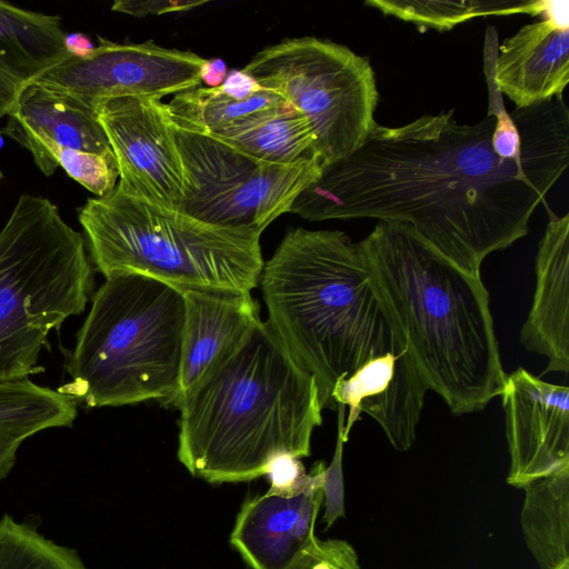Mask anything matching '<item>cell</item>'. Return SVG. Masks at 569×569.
I'll list each match as a JSON object with an SVG mask.
<instances>
[{
	"label": "cell",
	"instance_id": "obj_1",
	"mask_svg": "<svg viewBox=\"0 0 569 569\" xmlns=\"http://www.w3.org/2000/svg\"><path fill=\"white\" fill-rule=\"evenodd\" d=\"M453 113L400 127L376 122L352 154L322 168L289 212L312 221L407 223L447 260L480 276L487 256L528 233L535 210L568 168L569 134L522 162L507 161L491 146V110L475 124Z\"/></svg>",
	"mask_w": 569,
	"mask_h": 569
},
{
	"label": "cell",
	"instance_id": "obj_2",
	"mask_svg": "<svg viewBox=\"0 0 569 569\" xmlns=\"http://www.w3.org/2000/svg\"><path fill=\"white\" fill-rule=\"evenodd\" d=\"M267 323L317 383L322 409L362 412L388 439L420 421L428 389L360 242L339 230H290L263 264Z\"/></svg>",
	"mask_w": 569,
	"mask_h": 569
},
{
	"label": "cell",
	"instance_id": "obj_3",
	"mask_svg": "<svg viewBox=\"0 0 569 569\" xmlns=\"http://www.w3.org/2000/svg\"><path fill=\"white\" fill-rule=\"evenodd\" d=\"M178 409V459L213 483L267 475L280 456H310L322 423L315 378L262 320Z\"/></svg>",
	"mask_w": 569,
	"mask_h": 569
},
{
	"label": "cell",
	"instance_id": "obj_4",
	"mask_svg": "<svg viewBox=\"0 0 569 569\" xmlns=\"http://www.w3.org/2000/svg\"><path fill=\"white\" fill-rule=\"evenodd\" d=\"M429 390L450 411H481L507 373L481 276L447 260L401 222L379 221L359 241Z\"/></svg>",
	"mask_w": 569,
	"mask_h": 569
},
{
	"label": "cell",
	"instance_id": "obj_5",
	"mask_svg": "<svg viewBox=\"0 0 569 569\" xmlns=\"http://www.w3.org/2000/svg\"><path fill=\"white\" fill-rule=\"evenodd\" d=\"M92 296L58 392L87 407H117L176 395L184 299L180 289L138 273H112Z\"/></svg>",
	"mask_w": 569,
	"mask_h": 569
},
{
	"label": "cell",
	"instance_id": "obj_6",
	"mask_svg": "<svg viewBox=\"0 0 569 569\" xmlns=\"http://www.w3.org/2000/svg\"><path fill=\"white\" fill-rule=\"evenodd\" d=\"M78 219L104 277L138 273L183 290L251 292L264 264L251 228L221 227L157 208L120 187L89 198Z\"/></svg>",
	"mask_w": 569,
	"mask_h": 569
},
{
	"label": "cell",
	"instance_id": "obj_7",
	"mask_svg": "<svg viewBox=\"0 0 569 569\" xmlns=\"http://www.w3.org/2000/svg\"><path fill=\"white\" fill-rule=\"evenodd\" d=\"M87 249L48 198L19 197L0 230V381L43 371L50 331L83 312L93 286Z\"/></svg>",
	"mask_w": 569,
	"mask_h": 569
},
{
	"label": "cell",
	"instance_id": "obj_8",
	"mask_svg": "<svg viewBox=\"0 0 569 569\" xmlns=\"http://www.w3.org/2000/svg\"><path fill=\"white\" fill-rule=\"evenodd\" d=\"M242 71L307 118L325 167L352 154L376 123L375 71L367 57L342 44L283 39L258 52Z\"/></svg>",
	"mask_w": 569,
	"mask_h": 569
},
{
	"label": "cell",
	"instance_id": "obj_9",
	"mask_svg": "<svg viewBox=\"0 0 569 569\" xmlns=\"http://www.w3.org/2000/svg\"><path fill=\"white\" fill-rule=\"evenodd\" d=\"M171 122L186 179L180 212L206 223L262 232L290 211L325 167L319 158L266 162L207 131Z\"/></svg>",
	"mask_w": 569,
	"mask_h": 569
},
{
	"label": "cell",
	"instance_id": "obj_10",
	"mask_svg": "<svg viewBox=\"0 0 569 569\" xmlns=\"http://www.w3.org/2000/svg\"><path fill=\"white\" fill-rule=\"evenodd\" d=\"M82 58L69 54L33 84L72 98L92 109L107 99L177 94L200 86L204 59L153 41L119 43L98 37Z\"/></svg>",
	"mask_w": 569,
	"mask_h": 569
},
{
	"label": "cell",
	"instance_id": "obj_11",
	"mask_svg": "<svg viewBox=\"0 0 569 569\" xmlns=\"http://www.w3.org/2000/svg\"><path fill=\"white\" fill-rule=\"evenodd\" d=\"M93 111L113 151L127 193L157 208L180 211L186 179L168 104L157 97H120Z\"/></svg>",
	"mask_w": 569,
	"mask_h": 569
},
{
	"label": "cell",
	"instance_id": "obj_12",
	"mask_svg": "<svg viewBox=\"0 0 569 569\" xmlns=\"http://www.w3.org/2000/svg\"><path fill=\"white\" fill-rule=\"evenodd\" d=\"M516 488L569 469V388L523 368L507 375L500 393Z\"/></svg>",
	"mask_w": 569,
	"mask_h": 569
},
{
	"label": "cell",
	"instance_id": "obj_13",
	"mask_svg": "<svg viewBox=\"0 0 569 569\" xmlns=\"http://www.w3.org/2000/svg\"><path fill=\"white\" fill-rule=\"evenodd\" d=\"M310 472V481L298 490L269 489L242 505L230 543L252 569H289L316 537L326 466L319 461Z\"/></svg>",
	"mask_w": 569,
	"mask_h": 569
},
{
	"label": "cell",
	"instance_id": "obj_14",
	"mask_svg": "<svg viewBox=\"0 0 569 569\" xmlns=\"http://www.w3.org/2000/svg\"><path fill=\"white\" fill-rule=\"evenodd\" d=\"M541 16L497 49V87L517 108L561 96L569 81V1L547 0Z\"/></svg>",
	"mask_w": 569,
	"mask_h": 569
},
{
	"label": "cell",
	"instance_id": "obj_15",
	"mask_svg": "<svg viewBox=\"0 0 569 569\" xmlns=\"http://www.w3.org/2000/svg\"><path fill=\"white\" fill-rule=\"evenodd\" d=\"M184 323L180 373L168 406L181 402L244 341L261 321L250 292L183 290Z\"/></svg>",
	"mask_w": 569,
	"mask_h": 569
},
{
	"label": "cell",
	"instance_id": "obj_16",
	"mask_svg": "<svg viewBox=\"0 0 569 569\" xmlns=\"http://www.w3.org/2000/svg\"><path fill=\"white\" fill-rule=\"evenodd\" d=\"M7 118L3 133L26 148L47 177L58 168L51 157L56 147L113 153L92 109L38 84L23 91Z\"/></svg>",
	"mask_w": 569,
	"mask_h": 569
},
{
	"label": "cell",
	"instance_id": "obj_17",
	"mask_svg": "<svg viewBox=\"0 0 569 569\" xmlns=\"http://www.w3.org/2000/svg\"><path fill=\"white\" fill-rule=\"evenodd\" d=\"M549 221L536 256V286L520 342L545 356L543 373L569 371V214L547 207Z\"/></svg>",
	"mask_w": 569,
	"mask_h": 569
},
{
	"label": "cell",
	"instance_id": "obj_18",
	"mask_svg": "<svg viewBox=\"0 0 569 569\" xmlns=\"http://www.w3.org/2000/svg\"><path fill=\"white\" fill-rule=\"evenodd\" d=\"M60 16L0 0V120L23 91L68 56Z\"/></svg>",
	"mask_w": 569,
	"mask_h": 569
},
{
	"label": "cell",
	"instance_id": "obj_19",
	"mask_svg": "<svg viewBox=\"0 0 569 569\" xmlns=\"http://www.w3.org/2000/svg\"><path fill=\"white\" fill-rule=\"evenodd\" d=\"M210 134L266 162L288 164L310 158L321 160L309 121L287 102L252 113Z\"/></svg>",
	"mask_w": 569,
	"mask_h": 569
},
{
	"label": "cell",
	"instance_id": "obj_20",
	"mask_svg": "<svg viewBox=\"0 0 569 569\" xmlns=\"http://www.w3.org/2000/svg\"><path fill=\"white\" fill-rule=\"evenodd\" d=\"M520 523L525 543L540 569L569 565V469L523 488Z\"/></svg>",
	"mask_w": 569,
	"mask_h": 569
},
{
	"label": "cell",
	"instance_id": "obj_21",
	"mask_svg": "<svg viewBox=\"0 0 569 569\" xmlns=\"http://www.w3.org/2000/svg\"><path fill=\"white\" fill-rule=\"evenodd\" d=\"M77 416V402L31 380L0 381V438L23 441L56 427H69Z\"/></svg>",
	"mask_w": 569,
	"mask_h": 569
},
{
	"label": "cell",
	"instance_id": "obj_22",
	"mask_svg": "<svg viewBox=\"0 0 569 569\" xmlns=\"http://www.w3.org/2000/svg\"><path fill=\"white\" fill-rule=\"evenodd\" d=\"M547 0H462V1H416V0H370L385 14L410 21L419 27L448 30L467 20L487 16L513 13L541 14Z\"/></svg>",
	"mask_w": 569,
	"mask_h": 569
},
{
	"label": "cell",
	"instance_id": "obj_23",
	"mask_svg": "<svg viewBox=\"0 0 569 569\" xmlns=\"http://www.w3.org/2000/svg\"><path fill=\"white\" fill-rule=\"evenodd\" d=\"M284 102L278 93L264 88L248 99L237 100L226 96L219 87L198 86L174 94L167 104L172 121L213 133L252 113Z\"/></svg>",
	"mask_w": 569,
	"mask_h": 569
},
{
	"label": "cell",
	"instance_id": "obj_24",
	"mask_svg": "<svg viewBox=\"0 0 569 569\" xmlns=\"http://www.w3.org/2000/svg\"><path fill=\"white\" fill-rule=\"evenodd\" d=\"M0 569H88L76 551L11 517L0 520Z\"/></svg>",
	"mask_w": 569,
	"mask_h": 569
},
{
	"label": "cell",
	"instance_id": "obj_25",
	"mask_svg": "<svg viewBox=\"0 0 569 569\" xmlns=\"http://www.w3.org/2000/svg\"><path fill=\"white\" fill-rule=\"evenodd\" d=\"M51 157L67 174L96 197L110 193L117 186L118 167L113 153L53 148Z\"/></svg>",
	"mask_w": 569,
	"mask_h": 569
},
{
	"label": "cell",
	"instance_id": "obj_26",
	"mask_svg": "<svg viewBox=\"0 0 569 569\" xmlns=\"http://www.w3.org/2000/svg\"><path fill=\"white\" fill-rule=\"evenodd\" d=\"M289 569H360V566L355 548L347 541L315 537Z\"/></svg>",
	"mask_w": 569,
	"mask_h": 569
},
{
	"label": "cell",
	"instance_id": "obj_27",
	"mask_svg": "<svg viewBox=\"0 0 569 569\" xmlns=\"http://www.w3.org/2000/svg\"><path fill=\"white\" fill-rule=\"evenodd\" d=\"M338 410V436L333 459L326 468L323 493L326 498L325 520L330 527L339 517L343 516V487H342V449L346 442L342 433L346 420V407L339 405Z\"/></svg>",
	"mask_w": 569,
	"mask_h": 569
},
{
	"label": "cell",
	"instance_id": "obj_28",
	"mask_svg": "<svg viewBox=\"0 0 569 569\" xmlns=\"http://www.w3.org/2000/svg\"><path fill=\"white\" fill-rule=\"evenodd\" d=\"M267 476L274 491H293L305 487L311 479L299 458L280 456L271 461Z\"/></svg>",
	"mask_w": 569,
	"mask_h": 569
},
{
	"label": "cell",
	"instance_id": "obj_29",
	"mask_svg": "<svg viewBox=\"0 0 569 569\" xmlns=\"http://www.w3.org/2000/svg\"><path fill=\"white\" fill-rule=\"evenodd\" d=\"M207 3V0L200 1H173V0H118L114 1L111 10L130 14L138 18L148 16H160L171 12L188 11Z\"/></svg>",
	"mask_w": 569,
	"mask_h": 569
},
{
	"label": "cell",
	"instance_id": "obj_30",
	"mask_svg": "<svg viewBox=\"0 0 569 569\" xmlns=\"http://www.w3.org/2000/svg\"><path fill=\"white\" fill-rule=\"evenodd\" d=\"M219 89L230 98L244 100L260 91L262 87L244 71L232 70L228 72Z\"/></svg>",
	"mask_w": 569,
	"mask_h": 569
},
{
	"label": "cell",
	"instance_id": "obj_31",
	"mask_svg": "<svg viewBox=\"0 0 569 569\" xmlns=\"http://www.w3.org/2000/svg\"><path fill=\"white\" fill-rule=\"evenodd\" d=\"M228 74V67L220 58H213L203 61L200 68V80L204 82L208 88H218L226 80Z\"/></svg>",
	"mask_w": 569,
	"mask_h": 569
},
{
	"label": "cell",
	"instance_id": "obj_32",
	"mask_svg": "<svg viewBox=\"0 0 569 569\" xmlns=\"http://www.w3.org/2000/svg\"><path fill=\"white\" fill-rule=\"evenodd\" d=\"M21 441L0 438V480L11 471Z\"/></svg>",
	"mask_w": 569,
	"mask_h": 569
},
{
	"label": "cell",
	"instance_id": "obj_33",
	"mask_svg": "<svg viewBox=\"0 0 569 569\" xmlns=\"http://www.w3.org/2000/svg\"><path fill=\"white\" fill-rule=\"evenodd\" d=\"M94 46L83 33H67L66 49L69 54L74 57H86Z\"/></svg>",
	"mask_w": 569,
	"mask_h": 569
},
{
	"label": "cell",
	"instance_id": "obj_34",
	"mask_svg": "<svg viewBox=\"0 0 569 569\" xmlns=\"http://www.w3.org/2000/svg\"><path fill=\"white\" fill-rule=\"evenodd\" d=\"M560 569H569V565L561 567Z\"/></svg>",
	"mask_w": 569,
	"mask_h": 569
},
{
	"label": "cell",
	"instance_id": "obj_35",
	"mask_svg": "<svg viewBox=\"0 0 569 569\" xmlns=\"http://www.w3.org/2000/svg\"><path fill=\"white\" fill-rule=\"evenodd\" d=\"M2 177H3V174H2V171H1V169H0V182H1V180H2Z\"/></svg>",
	"mask_w": 569,
	"mask_h": 569
}]
</instances>
